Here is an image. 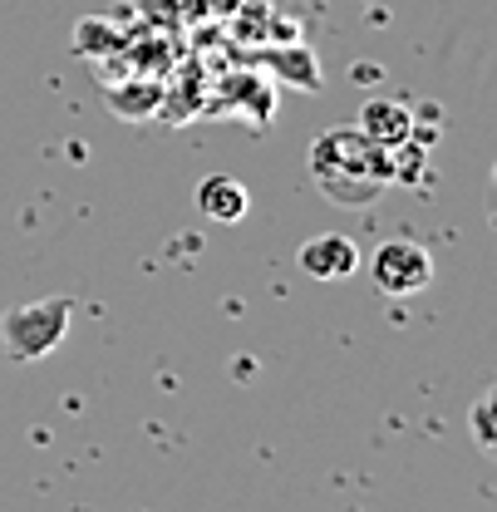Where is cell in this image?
Here are the masks:
<instances>
[{
  "label": "cell",
  "instance_id": "obj_1",
  "mask_svg": "<svg viewBox=\"0 0 497 512\" xmlns=\"http://www.w3.org/2000/svg\"><path fill=\"white\" fill-rule=\"evenodd\" d=\"M311 178L340 207H365L394 183V158L360 128H325L311 143Z\"/></svg>",
  "mask_w": 497,
  "mask_h": 512
},
{
  "label": "cell",
  "instance_id": "obj_2",
  "mask_svg": "<svg viewBox=\"0 0 497 512\" xmlns=\"http://www.w3.org/2000/svg\"><path fill=\"white\" fill-rule=\"evenodd\" d=\"M69 316H74V301L69 296H40V301H25V306H10L0 316V345L10 360L20 365H35L45 355H55L69 335Z\"/></svg>",
  "mask_w": 497,
  "mask_h": 512
},
{
  "label": "cell",
  "instance_id": "obj_3",
  "mask_svg": "<svg viewBox=\"0 0 497 512\" xmlns=\"http://www.w3.org/2000/svg\"><path fill=\"white\" fill-rule=\"evenodd\" d=\"M370 276L384 296H419L434 286V256L424 252L419 242L409 237H394V242H379L370 256Z\"/></svg>",
  "mask_w": 497,
  "mask_h": 512
},
{
  "label": "cell",
  "instance_id": "obj_4",
  "mask_svg": "<svg viewBox=\"0 0 497 512\" xmlns=\"http://www.w3.org/2000/svg\"><path fill=\"white\" fill-rule=\"evenodd\" d=\"M296 266H301L311 281H350L355 266H360V252H355V242L340 237V232H315L311 242H301Z\"/></svg>",
  "mask_w": 497,
  "mask_h": 512
},
{
  "label": "cell",
  "instance_id": "obj_5",
  "mask_svg": "<svg viewBox=\"0 0 497 512\" xmlns=\"http://www.w3.org/2000/svg\"><path fill=\"white\" fill-rule=\"evenodd\" d=\"M360 133L370 138L374 148L399 153V148H409V143H414L419 119L409 114V104H394V99H370V104L360 109Z\"/></svg>",
  "mask_w": 497,
  "mask_h": 512
},
{
  "label": "cell",
  "instance_id": "obj_6",
  "mask_svg": "<svg viewBox=\"0 0 497 512\" xmlns=\"http://www.w3.org/2000/svg\"><path fill=\"white\" fill-rule=\"evenodd\" d=\"M197 207H202V217H212V222H242L251 212V192H247V183L217 173V178H207V183L197 188Z\"/></svg>",
  "mask_w": 497,
  "mask_h": 512
},
{
  "label": "cell",
  "instance_id": "obj_7",
  "mask_svg": "<svg viewBox=\"0 0 497 512\" xmlns=\"http://www.w3.org/2000/svg\"><path fill=\"white\" fill-rule=\"evenodd\" d=\"M493 404H497V394H493V389H483V394L473 399V439H478V448H483V453H493V444H497Z\"/></svg>",
  "mask_w": 497,
  "mask_h": 512
},
{
  "label": "cell",
  "instance_id": "obj_8",
  "mask_svg": "<svg viewBox=\"0 0 497 512\" xmlns=\"http://www.w3.org/2000/svg\"><path fill=\"white\" fill-rule=\"evenodd\" d=\"M138 10H153L163 25H173V20H178V5H173V0H138Z\"/></svg>",
  "mask_w": 497,
  "mask_h": 512
}]
</instances>
